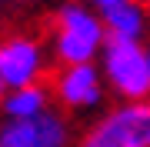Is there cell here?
Segmentation results:
<instances>
[{
    "mask_svg": "<svg viewBox=\"0 0 150 147\" xmlns=\"http://www.w3.org/2000/svg\"><path fill=\"white\" fill-rule=\"evenodd\" d=\"M103 47H107V30L93 7L67 0L54 13V54L64 67L93 64V57Z\"/></svg>",
    "mask_w": 150,
    "mask_h": 147,
    "instance_id": "6da1fadb",
    "label": "cell"
},
{
    "mask_svg": "<svg viewBox=\"0 0 150 147\" xmlns=\"http://www.w3.org/2000/svg\"><path fill=\"white\" fill-rule=\"evenodd\" d=\"M77 147H150V100L110 107L83 131Z\"/></svg>",
    "mask_w": 150,
    "mask_h": 147,
    "instance_id": "7a4b0ae2",
    "label": "cell"
},
{
    "mask_svg": "<svg viewBox=\"0 0 150 147\" xmlns=\"http://www.w3.org/2000/svg\"><path fill=\"white\" fill-rule=\"evenodd\" d=\"M103 77L127 104L150 100V64L147 44H120L107 40L103 47Z\"/></svg>",
    "mask_w": 150,
    "mask_h": 147,
    "instance_id": "3957f363",
    "label": "cell"
},
{
    "mask_svg": "<svg viewBox=\"0 0 150 147\" xmlns=\"http://www.w3.org/2000/svg\"><path fill=\"white\" fill-rule=\"evenodd\" d=\"M43 77V47L37 37L27 33H13V37L0 40V80L7 90L33 87Z\"/></svg>",
    "mask_w": 150,
    "mask_h": 147,
    "instance_id": "277c9868",
    "label": "cell"
},
{
    "mask_svg": "<svg viewBox=\"0 0 150 147\" xmlns=\"http://www.w3.org/2000/svg\"><path fill=\"white\" fill-rule=\"evenodd\" d=\"M67 144H70V124L57 110H47L33 120L0 124V147H67Z\"/></svg>",
    "mask_w": 150,
    "mask_h": 147,
    "instance_id": "5b68a950",
    "label": "cell"
},
{
    "mask_svg": "<svg viewBox=\"0 0 150 147\" xmlns=\"http://www.w3.org/2000/svg\"><path fill=\"white\" fill-rule=\"evenodd\" d=\"M54 94L67 110H87L103 100V77L97 64H77L60 67L54 77Z\"/></svg>",
    "mask_w": 150,
    "mask_h": 147,
    "instance_id": "8992f818",
    "label": "cell"
},
{
    "mask_svg": "<svg viewBox=\"0 0 150 147\" xmlns=\"http://www.w3.org/2000/svg\"><path fill=\"white\" fill-rule=\"evenodd\" d=\"M107 40H120V44H144L147 27H150V7L144 0H130V4L110 7L100 13Z\"/></svg>",
    "mask_w": 150,
    "mask_h": 147,
    "instance_id": "52a82bcc",
    "label": "cell"
},
{
    "mask_svg": "<svg viewBox=\"0 0 150 147\" xmlns=\"http://www.w3.org/2000/svg\"><path fill=\"white\" fill-rule=\"evenodd\" d=\"M0 110H4V120H33V117H40V114L50 110V90L43 87V84L7 90Z\"/></svg>",
    "mask_w": 150,
    "mask_h": 147,
    "instance_id": "ba28073f",
    "label": "cell"
},
{
    "mask_svg": "<svg viewBox=\"0 0 150 147\" xmlns=\"http://www.w3.org/2000/svg\"><path fill=\"white\" fill-rule=\"evenodd\" d=\"M120 4H130V0H93V10H97V13H103V10H110V7H120Z\"/></svg>",
    "mask_w": 150,
    "mask_h": 147,
    "instance_id": "9c48e42d",
    "label": "cell"
},
{
    "mask_svg": "<svg viewBox=\"0 0 150 147\" xmlns=\"http://www.w3.org/2000/svg\"><path fill=\"white\" fill-rule=\"evenodd\" d=\"M4 97H7V84L0 80V104H4Z\"/></svg>",
    "mask_w": 150,
    "mask_h": 147,
    "instance_id": "30bf717a",
    "label": "cell"
},
{
    "mask_svg": "<svg viewBox=\"0 0 150 147\" xmlns=\"http://www.w3.org/2000/svg\"><path fill=\"white\" fill-rule=\"evenodd\" d=\"M147 64H150V44H147Z\"/></svg>",
    "mask_w": 150,
    "mask_h": 147,
    "instance_id": "8fae6325",
    "label": "cell"
}]
</instances>
